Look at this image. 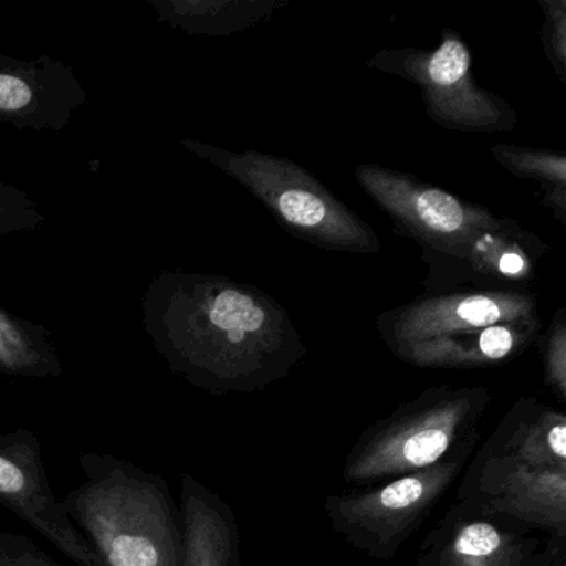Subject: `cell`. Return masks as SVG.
Here are the masks:
<instances>
[{
    "mask_svg": "<svg viewBox=\"0 0 566 566\" xmlns=\"http://www.w3.org/2000/svg\"><path fill=\"white\" fill-rule=\"evenodd\" d=\"M78 465L84 482L61 502L102 566H181L180 506L164 476L111 453Z\"/></svg>",
    "mask_w": 566,
    "mask_h": 566,
    "instance_id": "cell-1",
    "label": "cell"
},
{
    "mask_svg": "<svg viewBox=\"0 0 566 566\" xmlns=\"http://www.w3.org/2000/svg\"><path fill=\"white\" fill-rule=\"evenodd\" d=\"M492 397L486 387L423 390L360 433L344 462V482H386L430 469L475 447Z\"/></svg>",
    "mask_w": 566,
    "mask_h": 566,
    "instance_id": "cell-2",
    "label": "cell"
},
{
    "mask_svg": "<svg viewBox=\"0 0 566 566\" xmlns=\"http://www.w3.org/2000/svg\"><path fill=\"white\" fill-rule=\"evenodd\" d=\"M473 449L377 486L327 495L323 510L331 528L364 555L392 559L457 482Z\"/></svg>",
    "mask_w": 566,
    "mask_h": 566,
    "instance_id": "cell-3",
    "label": "cell"
},
{
    "mask_svg": "<svg viewBox=\"0 0 566 566\" xmlns=\"http://www.w3.org/2000/svg\"><path fill=\"white\" fill-rule=\"evenodd\" d=\"M532 304L513 294H455L403 313L384 326L390 350L406 363L430 369L486 367L480 333L496 324L532 323Z\"/></svg>",
    "mask_w": 566,
    "mask_h": 566,
    "instance_id": "cell-4",
    "label": "cell"
},
{
    "mask_svg": "<svg viewBox=\"0 0 566 566\" xmlns=\"http://www.w3.org/2000/svg\"><path fill=\"white\" fill-rule=\"evenodd\" d=\"M238 164L244 184L304 240L334 250H377L370 228L290 161L254 154Z\"/></svg>",
    "mask_w": 566,
    "mask_h": 566,
    "instance_id": "cell-5",
    "label": "cell"
},
{
    "mask_svg": "<svg viewBox=\"0 0 566 566\" xmlns=\"http://www.w3.org/2000/svg\"><path fill=\"white\" fill-rule=\"evenodd\" d=\"M462 505L509 526L566 536V470L536 469L476 453L462 482Z\"/></svg>",
    "mask_w": 566,
    "mask_h": 566,
    "instance_id": "cell-6",
    "label": "cell"
},
{
    "mask_svg": "<svg viewBox=\"0 0 566 566\" xmlns=\"http://www.w3.org/2000/svg\"><path fill=\"white\" fill-rule=\"evenodd\" d=\"M0 505L24 520L77 566H102L52 492L41 440L31 429L0 433Z\"/></svg>",
    "mask_w": 566,
    "mask_h": 566,
    "instance_id": "cell-7",
    "label": "cell"
},
{
    "mask_svg": "<svg viewBox=\"0 0 566 566\" xmlns=\"http://www.w3.org/2000/svg\"><path fill=\"white\" fill-rule=\"evenodd\" d=\"M360 184L370 197L419 240L429 241L436 250H452L472 243L495 227L486 211L457 200L447 191L416 184L402 175L360 167Z\"/></svg>",
    "mask_w": 566,
    "mask_h": 566,
    "instance_id": "cell-8",
    "label": "cell"
},
{
    "mask_svg": "<svg viewBox=\"0 0 566 566\" xmlns=\"http://www.w3.org/2000/svg\"><path fill=\"white\" fill-rule=\"evenodd\" d=\"M422 552L420 559L426 566H526L532 548L512 526L459 502Z\"/></svg>",
    "mask_w": 566,
    "mask_h": 566,
    "instance_id": "cell-9",
    "label": "cell"
},
{
    "mask_svg": "<svg viewBox=\"0 0 566 566\" xmlns=\"http://www.w3.org/2000/svg\"><path fill=\"white\" fill-rule=\"evenodd\" d=\"M184 526L181 566H240L241 536L234 510L203 482L180 475Z\"/></svg>",
    "mask_w": 566,
    "mask_h": 566,
    "instance_id": "cell-10",
    "label": "cell"
},
{
    "mask_svg": "<svg viewBox=\"0 0 566 566\" xmlns=\"http://www.w3.org/2000/svg\"><path fill=\"white\" fill-rule=\"evenodd\" d=\"M479 453L536 469L566 470L565 412L523 397L510 407Z\"/></svg>",
    "mask_w": 566,
    "mask_h": 566,
    "instance_id": "cell-11",
    "label": "cell"
},
{
    "mask_svg": "<svg viewBox=\"0 0 566 566\" xmlns=\"http://www.w3.org/2000/svg\"><path fill=\"white\" fill-rule=\"evenodd\" d=\"M470 54L459 39L449 38L440 44L436 52L423 62L420 78L423 91L429 95L430 107L439 108L449 118L462 122L460 105L465 122H485L486 112L492 105L486 102L482 92H476L469 77ZM495 112V111H492ZM496 114V112H495Z\"/></svg>",
    "mask_w": 566,
    "mask_h": 566,
    "instance_id": "cell-12",
    "label": "cell"
},
{
    "mask_svg": "<svg viewBox=\"0 0 566 566\" xmlns=\"http://www.w3.org/2000/svg\"><path fill=\"white\" fill-rule=\"evenodd\" d=\"M0 566H62L52 559L34 539L0 530Z\"/></svg>",
    "mask_w": 566,
    "mask_h": 566,
    "instance_id": "cell-13",
    "label": "cell"
},
{
    "mask_svg": "<svg viewBox=\"0 0 566 566\" xmlns=\"http://www.w3.org/2000/svg\"><path fill=\"white\" fill-rule=\"evenodd\" d=\"M545 382L562 402L566 400V340L562 324L552 331L545 347Z\"/></svg>",
    "mask_w": 566,
    "mask_h": 566,
    "instance_id": "cell-14",
    "label": "cell"
},
{
    "mask_svg": "<svg viewBox=\"0 0 566 566\" xmlns=\"http://www.w3.org/2000/svg\"><path fill=\"white\" fill-rule=\"evenodd\" d=\"M31 98L32 92L25 82L12 75H0V111H19Z\"/></svg>",
    "mask_w": 566,
    "mask_h": 566,
    "instance_id": "cell-15",
    "label": "cell"
},
{
    "mask_svg": "<svg viewBox=\"0 0 566 566\" xmlns=\"http://www.w3.org/2000/svg\"><path fill=\"white\" fill-rule=\"evenodd\" d=\"M526 260L520 251L503 250L495 260V268L500 276L523 277L526 273Z\"/></svg>",
    "mask_w": 566,
    "mask_h": 566,
    "instance_id": "cell-16",
    "label": "cell"
},
{
    "mask_svg": "<svg viewBox=\"0 0 566 566\" xmlns=\"http://www.w3.org/2000/svg\"><path fill=\"white\" fill-rule=\"evenodd\" d=\"M548 566H566L565 555H563V553H559L558 558L552 559V563H549Z\"/></svg>",
    "mask_w": 566,
    "mask_h": 566,
    "instance_id": "cell-17",
    "label": "cell"
},
{
    "mask_svg": "<svg viewBox=\"0 0 566 566\" xmlns=\"http://www.w3.org/2000/svg\"><path fill=\"white\" fill-rule=\"evenodd\" d=\"M0 340H2V336H0ZM0 347H2V350H4V353H6V350H8V347H6L4 344H2V343H0ZM6 354H8V353H6ZM8 357H9V359L12 360V357L9 356V354H8ZM12 364H14L15 370H19L18 364H15L14 360H12Z\"/></svg>",
    "mask_w": 566,
    "mask_h": 566,
    "instance_id": "cell-18",
    "label": "cell"
},
{
    "mask_svg": "<svg viewBox=\"0 0 566 566\" xmlns=\"http://www.w3.org/2000/svg\"><path fill=\"white\" fill-rule=\"evenodd\" d=\"M416 566H426V565H423L422 559L419 558V562L416 563Z\"/></svg>",
    "mask_w": 566,
    "mask_h": 566,
    "instance_id": "cell-19",
    "label": "cell"
}]
</instances>
